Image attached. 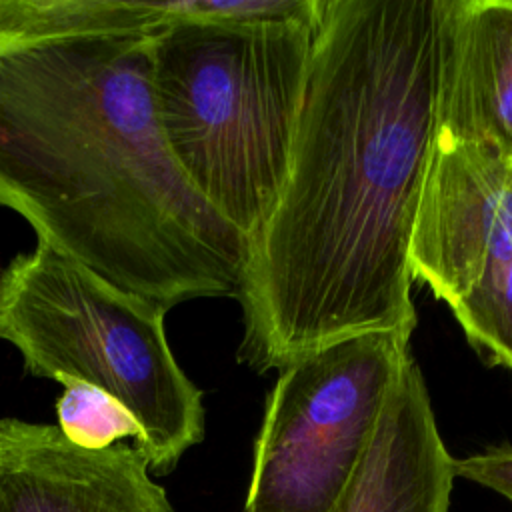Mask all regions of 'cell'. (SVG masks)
Returning <instances> with one entry per match:
<instances>
[{
  "label": "cell",
  "mask_w": 512,
  "mask_h": 512,
  "mask_svg": "<svg viewBox=\"0 0 512 512\" xmlns=\"http://www.w3.org/2000/svg\"><path fill=\"white\" fill-rule=\"evenodd\" d=\"M448 0H320L280 198L238 292V362L416 328L410 244L436 148Z\"/></svg>",
  "instance_id": "cell-1"
},
{
  "label": "cell",
  "mask_w": 512,
  "mask_h": 512,
  "mask_svg": "<svg viewBox=\"0 0 512 512\" xmlns=\"http://www.w3.org/2000/svg\"><path fill=\"white\" fill-rule=\"evenodd\" d=\"M158 32L0 44V206L40 242L170 310L238 298L250 242L164 142Z\"/></svg>",
  "instance_id": "cell-2"
},
{
  "label": "cell",
  "mask_w": 512,
  "mask_h": 512,
  "mask_svg": "<svg viewBox=\"0 0 512 512\" xmlns=\"http://www.w3.org/2000/svg\"><path fill=\"white\" fill-rule=\"evenodd\" d=\"M314 32L298 20H180L154 38L164 142L188 184L248 242L286 182Z\"/></svg>",
  "instance_id": "cell-3"
},
{
  "label": "cell",
  "mask_w": 512,
  "mask_h": 512,
  "mask_svg": "<svg viewBox=\"0 0 512 512\" xmlns=\"http://www.w3.org/2000/svg\"><path fill=\"white\" fill-rule=\"evenodd\" d=\"M166 312L40 240L0 270V340L28 374L78 380L124 404L142 428L134 446L158 474L204 438L202 390L172 354Z\"/></svg>",
  "instance_id": "cell-4"
},
{
  "label": "cell",
  "mask_w": 512,
  "mask_h": 512,
  "mask_svg": "<svg viewBox=\"0 0 512 512\" xmlns=\"http://www.w3.org/2000/svg\"><path fill=\"white\" fill-rule=\"evenodd\" d=\"M408 354V338L366 332L284 366L254 442L244 512H332Z\"/></svg>",
  "instance_id": "cell-5"
},
{
  "label": "cell",
  "mask_w": 512,
  "mask_h": 512,
  "mask_svg": "<svg viewBox=\"0 0 512 512\" xmlns=\"http://www.w3.org/2000/svg\"><path fill=\"white\" fill-rule=\"evenodd\" d=\"M512 230V162L436 142L410 244V266L450 308Z\"/></svg>",
  "instance_id": "cell-6"
},
{
  "label": "cell",
  "mask_w": 512,
  "mask_h": 512,
  "mask_svg": "<svg viewBox=\"0 0 512 512\" xmlns=\"http://www.w3.org/2000/svg\"><path fill=\"white\" fill-rule=\"evenodd\" d=\"M0 512H172L146 456L126 442L90 450L58 424L0 418Z\"/></svg>",
  "instance_id": "cell-7"
},
{
  "label": "cell",
  "mask_w": 512,
  "mask_h": 512,
  "mask_svg": "<svg viewBox=\"0 0 512 512\" xmlns=\"http://www.w3.org/2000/svg\"><path fill=\"white\" fill-rule=\"evenodd\" d=\"M436 142L474 146L512 162V0H448Z\"/></svg>",
  "instance_id": "cell-8"
},
{
  "label": "cell",
  "mask_w": 512,
  "mask_h": 512,
  "mask_svg": "<svg viewBox=\"0 0 512 512\" xmlns=\"http://www.w3.org/2000/svg\"><path fill=\"white\" fill-rule=\"evenodd\" d=\"M454 458L434 418L422 372L408 354L376 432L332 512H448Z\"/></svg>",
  "instance_id": "cell-9"
},
{
  "label": "cell",
  "mask_w": 512,
  "mask_h": 512,
  "mask_svg": "<svg viewBox=\"0 0 512 512\" xmlns=\"http://www.w3.org/2000/svg\"><path fill=\"white\" fill-rule=\"evenodd\" d=\"M264 14L260 0H0V44L152 32L180 20L252 22Z\"/></svg>",
  "instance_id": "cell-10"
},
{
  "label": "cell",
  "mask_w": 512,
  "mask_h": 512,
  "mask_svg": "<svg viewBox=\"0 0 512 512\" xmlns=\"http://www.w3.org/2000/svg\"><path fill=\"white\" fill-rule=\"evenodd\" d=\"M452 312L482 358L512 370V230L490 252L480 278Z\"/></svg>",
  "instance_id": "cell-11"
},
{
  "label": "cell",
  "mask_w": 512,
  "mask_h": 512,
  "mask_svg": "<svg viewBox=\"0 0 512 512\" xmlns=\"http://www.w3.org/2000/svg\"><path fill=\"white\" fill-rule=\"evenodd\" d=\"M64 392L56 402L58 428L82 448H110L126 438L142 440V428L130 410L104 390L78 382H62Z\"/></svg>",
  "instance_id": "cell-12"
},
{
  "label": "cell",
  "mask_w": 512,
  "mask_h": 512,
  "mask_svg": "<svg viewBox=\"0 0 512 512\" xmlns=\"http://www.w3.org/2000/svg\"><path fill=\"white\" fill-rule=\"evenodd\" d=\"M454 472L460 478L486 486L512 502V448L500 446L480 454L454 460Z\"/></svg>",
  "instance_id": "cell-13"
}]
</instances>
